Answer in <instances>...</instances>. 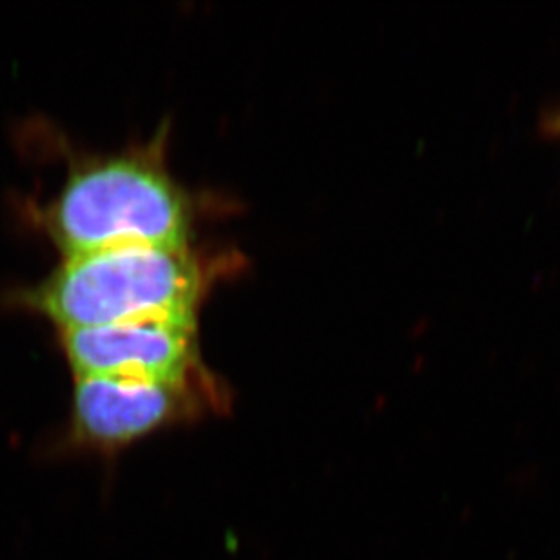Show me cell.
I'll return each instance as SVG.
<instances>
[{
  "mask_svg": "<svg viewBox=\"0 0 560 560\" xmlns=\"http://www.w3.org/2000/svg\"><path fill=\"white\" fill-rule=\"evenodd\" d=\"M236 264L231 256L206 258L190 245H117L63 258L46 280L22 292L21 303L60 332L142 317H200L212 285Z\"/></svg>",
  "mask_w": 560,
  "mask_h": 560,
  "instance_id": "cell-1",
  "label": "cell"
},
{
  "mask_svg": "<svg viewBox=\"0 0 560 560\" xmlns=\"http://www.w3.org/2000/svg\"><path fill=\"white\" fill-rule=\"evenodd\" d=\"M545 131L548 132L550 137L560 138V109L550 113V115L546 117Z\"/></svg>",
  "mask_w": 560,
  "mask_h": 560,
  "instance_id": "cell-5",
  "label": "cell"
},
{
  "mask_svg": "<svg viewBox=\"0 0 560 560\" xmlns=\"http://www.w3.org/2000/svg\"><path fill=\"white\" fill-rule=\"evenodd\" d=\"M195 316H153L104 327L62 330L60 345L74 377L182 380L209 371Z\"/></svg>",
  "mask_w": 560,
  "mask_h": 560,
  "instance_id": "cell-4",
  "label": "cell"
},
{
  "mask_svg": "<svg viewBox=\"0 0 560 560\" xmlns=\"http://www.w3.org/2000/svg\"><path fill=\"white\" fill-rule=\"evenodd\" d=\"M228 407V386L211 371L182 380L74 377L69 438L80 448L115 454Z\"/></svg>",
  "mask_w": 560,
  "mask_h": 560,
  "instance_id": "cell-3",
  "label": "cell"
},
{
  "mask_svg": "<svg viewBox=\"0 0 560 560\" xmlns=\"http://www.w3.org/2000/svg\"><path fill=\"white\" fill-rule=\"evenodd\" d=\"M165 131L143 148L85 160L43 212L63 258L117 245L189 247L195 212L164 159Z\"/></svg>",
  "mask_w": 560,
  "mask_h": 560,
  "instance_id": "cell-2",
  "label": "cell"
}]
</instances>
